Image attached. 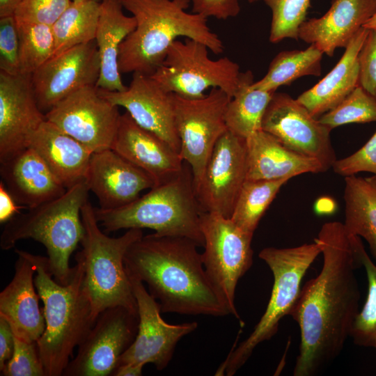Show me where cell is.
<instances>
[{
    "label": "cell",
    "instance_id": "cell-1",
    "mask_svg": "<svg viewBox=\"0 0 376 376\" xmlns=\"http://www.w3.org/2000/svg\"><path fill=\"white\" fill-rule=\"evenodd\" d=\"M315 242L323 264L301 288L290 313L300 330L293 375L313 376L342 352L359 313L360 293L354 271L361 264L343 223L330 221Z\"/></svg>",
    "mask_w": 376,
    "mask_h": 376
},
{
    "label": "cell",
    "instance_id": "cell-2",
    "mask_svg": "<svg viewBox=\"0 0 376 376\" xmlns=\"http://www.w3.org/2000/svg\"><path fill=\"white\" fill-rule=\"evenodd\" d=\"M198 246L187 237L143 235L127 251V273L147 284L162 313L230 315L205 272Z\"/></svg>",
    "mask_w": 376,
    "mask_h": 376
},
{
    "label": "cell",
    "instance_id": "cell-3",
    "mask_svg": "<svg viewBox=\"0 0 376 376\" xmlns=\"http://www.w3.org/2000/svg\"><path fill=\"white\" fill-rule=\"evenodd\" d=\"M121 1L136 22V28L120 47L118 68L121 74L152 75L178 37L199 41L215 54L224 52L223 42L208 26L207 18L186 11L191 0Z\"/></svg>",
    "mask_w": 376,
    "mask_h": 376
},
{
    "label": "cell",
    "instance_id": "cell-4",
    "mask_svg": "<svg viewBox=\"0 0 376 376\" xmlns=\"http://www.w3.org/2000/svg\"><path fill=\"white\" fill-rule=\"evenodd\" d=\"M28 255L36 268L34 283L43 302L45 329L36 342L46 376H61L74 350L95 322L84 285V269L76 256L72 278L65 285L53 277L47 257Z\"/></svg>",
    "mask_w": 376,
    "mask_h": 376
},
{
    "label": "cell",
    "instance_id": "cell-5",
    "mask_svg": "<svg viewBox=\"0 0 376 376\" xmlns=\"http://www.w3.org/2000/svg\"><path fill=\"white\" fill-rule=\"evenodd\" d=\"M97 220L107 233L121 229L150 228L164 236L184 237L203 246L201 227L203 212L197 200L190 166L171 180L157 185L134 202L120 208H95Z\"/></svg>",
    "mask_w": 376,
    "mask_h": 376
},
{
    "label": "cell",
    "instance_id": "cell-6",
    "mask_svg": "<svg viewBox=\"0 0 376 376\" xmlns=\"http://www.w3.org/2000/svg\"><path fill=\"white\" fill-rule=\"evenodd\" d=\"M89 191L84 180L58 198L16 214L1 232V249L10 250L22 240L39 242L46 249L54 279L58 283L68 284L73 272L70 258L84 236L81 211Z\"/></svg>",
    "mask_w": 376,
    "mask_h": 376
},
{
    "label": "cell",
    "instance_id": "cell-7",
    "mask_svg": "<svg viewBox=\"0 0 376 376\" xmlns=\"http://www.w3.org/2000/svg\"><path fill=\"white\" fill-rule=\"evenodd\" d=\"M81 216L82 249L76 256L84 265V285L94 322L100 313L111 307L120 306L137 312L124 260L131 244L143 235L142 229H127L118 237L108 236L100 229L89 200L82 206Z\"/></svg>",
    "mask_w": 376,
    "mask_h": 376
},
{
    "label": "cell",
    "instance_id": "cell-8",
    "mask_svg": "<svg viewBox=\"0 0 376 376\" xmlns=\"http://www.w3.org/2000/svg\"><path fill=\"white\" fill-rule=\"evenodd\" d=\"M320 253L315 242L290 248L266 247L260 251L259 258L267 265L274 277L269 302L253 331L232 350L217 373L233 375L260 343L276 334L281 320L290 315L299 297L304 276Z\"/></svg>",
    "mask_w": 376,
    "mask_h": 376
},
{
    "label": "cell",
    "instance_id": "cell-9",
    "mask_svg": "<svg viewBox=\"0 0 376 376\" xmlns=\"http://www.w3.org/2000/svg\"><path fill=\"white\" fill-rule=\"evenodd\" d=\"M208 50L207 45L195 40H176L150 76L167 92L185 98L203 97L209 88H220L232 97L241 73L240 66L226 56L211 59Z\"/></svg>",
    "mask_w": 376,
    "mask_h": 376
},
{
    "label": "cell",
    "instance_id": "cell-10",
    "mask_svg": "<svg viewBox=\"0 0 376 376\" xmlns=\"http://www.w3.org/2000/svg\"><path fill=\"white\" fill-rule=\"evenodd\" d=\"M202 260L205 272L229 314L240 319L235 304L239 280L253 263L252 235L218 213L203 212Z\"/></svg>",
    "mask_w": 376,
    "mask_h": 376
},
{
    "label": "cell",
    "instance_id": "cell-11",
    "mask_svg": "<svg viewBox=\"0 0 376 376\" xmlns=\"http://www.w3.org/2000/svg\"><path fill=\"white\" fill-rule=\"evenodd\" d=\"M171 97L181 143L180 155L190 166L196 185L216 143L228 130L225 113L231 97L218 88H212L198 99L185 98L172 93Z\"/></svg>",
    "mask_w": 376,
    "mask_h": 376
},
{
    "label": "cell",
    "instance_id": "cell-12",
    "mask_svg": "<svg viewBox=\"0 0 376 376\" xmlns=\"http://www.w3.org/2000/svg\"><path fill=\"white\" fill-rule=\"evenodd\" d=\"M138 326L137 312L120 306L105 309L78 346L63 376L112 375L134 340Z\"/></svg>",
    "mask_w": 376,
    "mask_h": 376
},
{
    "label": "cell",
    "instance_id": "cell-13",
    "mask_svg": "<svg viewBox=\"0 0 376 376\" xmlns=\"http://www.w3.org/2000/svg\"><path fill=\"white\" fill-rule=\"evenodd\" d=\"M120 115L118 107L104 97L96 85L73 92L45 113L47 120L93 153L111 148Z\"/></svg>",
    "mask_w": 376,
    "mask_h": 376
},
{
    "label": "cell",
    "instance_id": "cell-14",
    "mask_svg": "<svg viewBox=\"0 0 376 376\" xmlns=\"http://www.w3.org/2000/svg\"><path fill=\"white\" fill-rule=\"evenodd\" d=\"M262 130L288 148L318 159L327 170L336 160L331 130L287 93H274L263 118Z\"/></svg>",
    "mask_w": 376,
    "mask_h": 376
},
{
    "label": "cell",
    "instance_id": "cell-15",
    "mask_svg": "<svg viewBox=\"0 0 376 376\" xmlns=\"http://www.w3.org/2000/svg\"><path fill=\"white\" fill-rule=\"evenodd\" d=\"M247 171L246 141L227 130L216 143L194 185L203 211L230 218Z\"/></svg>",
    "mask_w": 376,
    "mask_h": 376
},
{
    "label": "cell",
    "instance_id": "cell-16",
    "mask_svg": "<svg viewBox=\"0 0 376 376\" xmlns=\"http://www.w3.org/2000/svg\"><path fill=\"white\" fill-rule=\"evenodd\" d=\"M127 275L136 301L139 326L134 340L122 354L117 366L152 363L157 370H162L171 361L179 340L196 330L198 323L166 322L161 316L159 304L146 289L143 283Z\"/></svg>",
    "mask_w": 376,
    "mask_h": 376
},
{
    "label": "cell",
    "instance_id": "cell-17",
    "mask_svg": "<svg viewBox=\"0 0 376 376\" xmlns=\"http://www.w3.org/2000/svg\"><path fill=\"white\" fill-rule=\"evenodd\" d=\"M100 73V58L95 40L53 56L31 75L39 108L46 113L73 92L96 85Z\"/></svg>",
    "mask_w": 376,
    "mask_h": 376
},
{
    "label": "cell",
    "instance_id": "cell-18",
    "mask_svg": "<svg viewBox=\"0 0 376 376\" xmlns=\"http://www.w3.org/2000/svg\"><path fill=\"white\" fill-rule=\"evenodd\" d=\"M45 120L31 75L0 70V161L27 148L31 136Z\"/></svg>",
    "mask_w": 376,
    "mask_h": 376
},
{
    "label": "cell",
    "instance_id": "cell-19",
    "mask_svg": "<svg viewBox=\"0 0 376 376\" xmlns=\"http://www.w3.org/2000/svg\"><path fill=\"white\" fill-rule=\"evenodd\" d=\"M111 103L122 107L141 127L166 142L178 153L181 143L175 122L171 93L165 91L150 75L134 72L123 91L100 89Z\"/></svg>",
    "mask_w": 376,
    "mask_h": 376
},
{
    "label": "cell",
    "instance_id": "cell-20",
    "mask_svg": "<svg viewBox=\"0 0 376 376\" xmlns=\"http://www.w3.org/2000/svg\"><path fill=\"white\" fill-rule=\"evenodd\" d=\"M86 181L103 210L125 206L156 185L149 174L111 148L93 153Z\"/></svg>",
    "mask_w": 376,
    "mask_h": 376
},
{
    "label": "cell",
    "instance_id": "cell-21",
    "mask_svg": "<svg viewBox=\"0 0 376 376\" xmlns=\"http://www.w3.org/2000/svg\"><path fill=\"white\" fill-rule=\"evenodd\" d=\"M111 149L149 174L156 185L177 175L184 166L180 153L139 125L127 111L120 115Z\"/></svg>",
    "mask_w": 376,
    "mask_h": 376
},
{
    "label": "cell",
    "instance_id": "cell-22",
    "mask_svg": "<svg viewBox=\"0 0 376 376\" xmlns=\"http://www.w3.org/2000/svg\"><path fill=\"white\" fill-rule=\"evenodd\" d=\"M15 251L17 258L14 276L0 293V315L8 320L17 337L37 342L45 331V320L34 283L36 268L28 251Z\"/></svg>",
    "mask_w": 376,
    "mask_h": 376
},
{
    "label": "cell",
    "instance_id": "cell-23",
    "mask_svg": "<svg viewBox=\"0 0 376 376\" xmlns=\"http://www.w3.org/2000/svg\"><path fill=\"white\" fill-rule=\"evenodd\" d=\"M0 175L14 200L24 207L56 199L67 190L30 147L0 161Z\"/></svg>",
    "mask_w": 376,
    "mask_h": 376
},
{
    "label": "cell",
    "instance_id": "cell-24",
    "mask_svg": "<svg viewBox=\"0 0 376 376\" xmlns=\"http://www.w3.org/2000/svg\"><path fill=\"white\" fill-rule=\"evenodd\" d=\"M375 13L376 0H334L324 15L300 26L298 38L332 56L337 48L347 46Z\"/></svg>",
    "mask_w": 376,
    "mask_h": 376
},
{
    "label": "cell",
    "instance_id": "cell-25",
    "mask_svg": "<svg viewBox=\"0 0 376 376\" xmlns=\"http://www.w3.org/2000/svg\"><path fill=\"white\" fill-rule=\"evenodd\" d=\"M33 149L68 189L86 180L93 152L55 125L45 120L31 136Z\"/></svg>",
    "mask_w": 376,
    "mask_h": 376
},
{
    "label": "cell",
    "instance_id": "cell-26",
    "mask_svg": "<svg viewBox=\"0 0 376 376\" xmlns=\"http://www.w3.org/2000/svg\"><path fill=\"white\" fill-rule=\"evenodd\" d=\"M246 141L248 156L246 180L290 179L302 173L327 171L318 159L288 148L263 130L253 133Z\"/></svg>",
    "mask_w": 376,
    "mask_h": 376
},
{
    "label": "cell",
    "instance_id": "cell-27",
    "mask_svg": "<svg viewBox=\"0 0 376 376\" xmlns=\"http://www.w3.org/2000/svg\"><path fill=\"white\" fill-rule=\"evenodd\" d=\"M368 29L362 27L352 38L334 68L318 83L297 98L315 118L338 105L359 86L358 56Z\"/></svg>",
    "mask_w": 376,
    "mask_h": 376
},
{
    "label": "cell",
    "instance_id": "cell-28",
    "mask_svg": "<svg viewBox=\"0 0 376 376\" xmlns=\"http://www.w3.org/2000/svg\"><path fill=\"white\" fill-rule=\"evenodd\" d=\"M121 0H102L95 40L100 58V73L96 86L108 91H123L118 68L120 47L136 26L134 16L123 13Z\"/></svg>",
    "mask_w": 376,
    "mask_h": 376
},
{
    "label": "cell",
    "instance_id": "cell-29",
    "mask_svg": "<svg viewBox=\"0 0 376 376\" xmlns=\"http://www.w3.org/2000/svg\"><path fill=\"white\" fill-rule=\"evenodd\" d=\"M343 198L346 230L363 238L376 260V175L345 177Z\"/></svg>",
    "mask_w": 376,
    "mask_h": 376
},
{
    "label": "cell",
    "instance_id": "cell-30",
    "mask_svg": "<svg viewBox=\"0 0 376 376\" xmlns=\"http://www.w3.org/2000/svg\"><path fill=\"white\" fill-rule=\"evenodd\" d=\"M253 75L251 70L241 72L237 90L226 107L227 130L246 139L262 130V120L274 92L251 87Z\"/></svg>",
    "mask_w": 376,
    "mask_h": 376
},
{
    "label": "cell",
    "instance_id": "cell-31",
    "mask_svg": "<svg viewBox=\"0 0 376 376\" xmlns=\"http://www.w3.org/2000/svg\"><path fill=\"white\" fill-rule=\"evenodd\" d=\"M323 54L313 44L304 50L281 52L271 61L266 75L251 87L276 92L279 87L290 85L301 77L320 76Z\"/></svg>",
    "mask_w": 376,
    "mask_h": 376
},
{
    "label": "cell",
    "instance_id": "cell-32",
    "mask_svg": "<svg viewBox=\"0 0 376 376\" xmlns=\"http://www.w3.org/2000/svg\"><path fill=\"white\" fill-rule=\"evenodd\" d=\"M100 6V3L93 0L72 1L52 26L55 39L53 56L95 40Z\"/></svg>",
    "mask_w": 376,
    "mask_h": 376
},
{
    "label": "cell",
    "instance_id": "cell-33",
    "mask_svg": "<svg viewBox=\"0 0 376 376\" xmlns=\"http://www.w3.org/2000/svg\"><path fill=\"white\" fill-rule=\"evenodd\" d=\"M288 180H246L230 218L231 221L244 232L253 235L264 213Z\"/></svg>",
    "mask_w": 376,
    "mask_h": 376
},
{
    "label": "cell",
    "instance_id": "cell-34",
    "mask_svg": "<svg viewBox=\"0 0 376 376\" xmlns=\"http://www.w3.org/2000/svg\"><path fill=\"white\" fill-rule=\"evenodd\" d=\"M17 26L19 72L32 75L54 54L55 39L52 27L43 24L17 21Z\"/></svg>",
    "mask_w": 376,
    "mask_h": 376
},
{
    "label": "cell",
    "instance_id": "cell-35",
    "mask_svg": "<svg viewBox=\"0 0 376 376\" xmlns=\"http://www.w3.org/2000/svg\"><path fill=\"white\" fill-rule=\"evenodd\" d=\"M351 236L357 256L366 272L368 291L365 304L353 323L350 337L359 346L374 347L376 341V264L366 253L361 238Z\"/></svg>",
    "mask_w": 376,
    "mask_h": 376
},
{
    "label": "cell",
    "instance_id": "cell-36",
    "mask_svg": "<svg viewBox=\"0 0 376 376\" xmlns=\"http://www.w3.org/2000/svg\"><path fill=\"white\" fill-rule=\"evenodd\" d=\"M318 120L330 130L348 123L376 121V98L362 87H356L338 105Z\"/></svg>",
    "mask_w": 376,
    "mask_h": 376
},
{
    "label": "cell",
    "instance_id": "cell-37",
    "mask_svg": "<svg viewBox=\"0 0 376 376\" xmlns=\"http://www.w3.org/2000/svg\"><path fill=\"white\" fill-rule=\"evenodd\" d=\"M272 10L269 41L279 42L285 38L299 39L300 26L306 17L311 0H264Z\"/></svg>",
    "mask_w": 376,
    "mask_h": 376
},
{
    "label": "cell",
    "instance_id": "cell-38",
    "mask_svg": "<svg viewBox=\"0 0 376 376\" xmlns=\"http://www.w3.org/2000/svg\"><path fill=\"white\" fill-rule=\"evenodd\" d=\"M11 358L0 370L3 376H46L36 342L26 341L14 334Z\"/></svg>",
    "mask_w": 376,
    "mask_h": 376
},
{
    "label": "cell",
    "instance_id": "cell-39",
    "mask_svg": "<svg viewBox=\"0 0 376 376\" xmlns=\"http://www.w3.org/2000/svg\"><path fill=\"white\" fill-rule=\"evenodd\" d=\"M72 0H23L15 11L17 22L52 26Z\"/></svg>",
    "mask_w": 376,
    "mask_h": 376
},
{
    "label": "cell",
    "instance_id": "cell-40",
    "mask_svg": "<svg viewBox=\"0 0 376 376\" xmlns=\"http://www.w3.org/2000/svg\"><path fill=\"white\" fill-rule=\"evenodd\" d=\"M0 70L19 74V38L14 15L0 17Z\"/></svg>",
    "mask_w": 376,
    "mask_h": 376
},
{
    "label": "cell",
    "instance_id": "cell-41",
    "mask_svg": "<svg viewBox=\"0 0 376 376\" xmlns=\"http://www.w3.org/2000/svg\"><path fill=\"white\" fill-rule=\"evenodd\" d=\"M334 171L343 177L369 172L376 175V132L357 151L340 159H336Z\"/></svg>",
    "mask_w": 376,
    "mask_h": 376
},
{
    "label": "cell",
    "instance_id": "cell-42",
    "mask_svg": "<svg viewBox=\"0 0 376 376\" xmlns=\"http://www.w3.org/2000/svg\"><path fill=\"white\" fill-rule=\"evenodd\" d=\"M358 60L359 86L376 98V29H368Z\"/></svg>",
    "mask_w": 376,
    "mask_h": 376
},
{
    "label": "cell",
    "instance_id": "cell-43",
    "mask_svg": "<svg viewBox=\"0 0 376 376\" xmlns=\"http://www.w3.org/2000/svg\"><path fill=\"white\" fill-rule=\"evenodd\" d=\"M258 0H248L254 3ZM192 13L201 14L205 17L227 19L237 16L240 11L238 0H191Z\"/></svg>",
    "mask_w": 376,
    "mask_h": 376
},
{
    "label": "cell",
    "instance_id": "cell-44",
    "mask_svg": "<svg viewBox=\"0 0 376 376\" xmlns=\"http://www.w3.org/2000/svg\"><path fill=\"white\" fill-rule=\"evenodd\" d=\"M15 346V337L8 320L0 315V370L11 358Z\"/></svg>",
    "mask_w": 376,
    "mask_h": 376
},
{
    "label": "cell",
    "instance_id": "cell-45",
    "mask_svg": "<svg viewBox=\"0 0 376 376\" xmlns=\"http://www.w3.org/2000/svg\"><path fill=\"white\" fill-rule=\"evenodd\" d=\"M16 203L4 183L0 182V223H6L13 217L19 213V210L24 208Z\"/></svg>",
    "mask_w": 376,
    "mask_h": 376
},
{
    "label": "cell",
    "instance_id": "cell-46",
    "mask_svg": "<svg viewBox=\"0 0 376 376\" xmlns=\"http://www.w3.org/2000/svg\"><path fill=\"white\" fill-rule=\"evenodd\" d=\"M144 365L143 364H124L118 366L114 370L112 375L113 376H140L142 375V370Z\"/></svg>",
    "mask_w": 376,
    "mask_h": 376
},
{
    "label": "cell",
    "instance_id": "cell-47",
    "mask_svg": "<svg viewBox=\"0 0 376 376\" xmlns=\"http://www.w3.org/2000/svg\"><path fill=\"white\" fill-rule=\"evenodd\" d=\"M23 0H0V17L14 15L15 11Z\"/></svg>",
    "mask_w": 376,
    "mask_h": 376
},
{
    "label": "cell",
    "instance_id": "cell-48",
    "mask_svg": "<svg viewBox=\"0 0 376 376\" xmlns=\"http://www.w3.org/2000/svg\"><path fill=\"white\" fill-rule=\"evenodd\" d=\"M368 29H376V13L363 26Z\"/></svg>",
    "mask_w": 376,
    "mask_h": 376
},
{
    "label": "cell",
    "instance_id": "cell-49",
    "mask_svg": "<svg viewBox=\"0 0 376 376\" xmlns=\"http://www.w3.org/2000/svg\"><path fill=\"white\" fill-rule=\"evenodd\" d=\"M72 1H80V0H72ZM93 1H97V2H99V3H100L102 1V0H93Z\"/></svg>",
    "mask_w": 376,
    "mask_h": 376
},
{
    "label": "cell",
    "instance_id": "cell-50",
    "mask_svg": "<svg viewBox=\"0 0 376 376\" xmlns=\"http://www.w3.org/2000/svg\"><path fill=\"white\" fill-rule=\"evenodd\" d=\"M374 347H375V348L376 349V341H375V343Z\"/></svg>",
    "mask_w": 376,
    "mask_h": 376
}]
</instances>
